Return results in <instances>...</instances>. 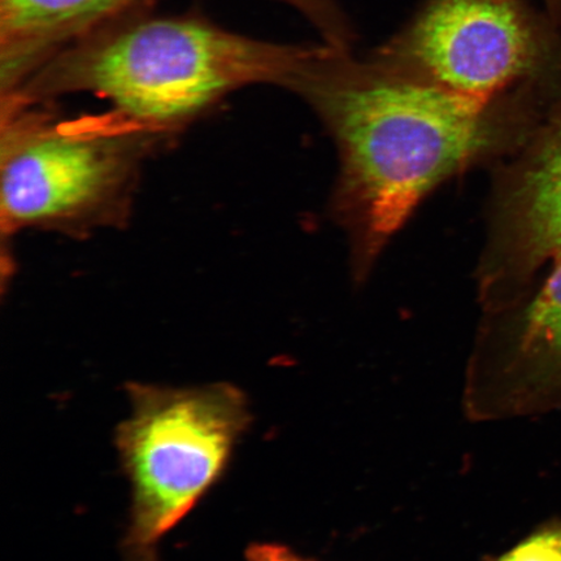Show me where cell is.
I'll list each match as a JSON object with an SVG mask.
<instances>
[{"label": "cell", "instance_id": "obj_1", "mask_svg": "<svg viewBox=\"0 0 561 561\" xmlns=\"http://www.w3.org/2000/svg\"><path fill=\"white\" fill-rule=\"evenodd\" d=\"M350 53L325 45L291 90L339 142L341 213L369 262L424 195L494 145L502 101H477Z\"/></svg>", "mask_w": 561, "mask_h": 561}, {"label": "cell", "instance_id": "obj_2", "mask_svg": "<svg viewBox=\"0 0 561 561\" xmlns=\"http://www.w3.org/2000/svg\"><path fill=\"white\" fill-rule=\"evenodd\" d=\"M321 48L254 39L198 19H149L79 42L2 100L91 94L170 138L236 90L254 83L291 89Z\"/></svg>", "mask_w": 561, "mask_h": 561}, {"label": "cell", "instance_id": "obj_3", "mask_svg": "<svg viewBox=\"0 0 561 561\" xmlns=\"http://www.w3.org/2000/svg\"><path fill=\"white\" fill-rule=\"evenodd\" d=\"M35 107L2 102L3 233L82 234L124 222L146 159L168 138L114 111L59 118Z\"/></svg>", "mask_w": 561, "mask_h": 561}, {"label": "cell", "instance_id": "obj_4", "mask_svg": "<svg viewBox=\"0 0 561 561\" xmlns=\"http://www.w3.org/2000/svg\"><path fill=\"white\" fill-rule=\"evenodd\" d=\"M131 412L116 447L131 485L125 550L156 549L220 479L250 425L243 392L230 383L198 388L126 385Z\"/></svg>", "mask_w": 561, "mask_h": 561}, {"label": "cell", "instance_id": "obj_5", "mask_svg": "<svg viewBox=\"0 0 561 561\" xmlns=\"http://www.w3.org/2000/svg\"><path fill=\"white\" fill-rule=\"evenodd\" d=\"M377 60L494 103L561 69V38L526 0H425Z\"/></svg>", "mask_w": 561, "mask_h": 561}, {"label": "cell", "instance_id": "obj_6", "mask_svg": "<svg viewBox=\"0 0 561 561\" xmlns=\"http://www.w3.org/2000/svg\"><path fill=\"white\" fill-rule=\"evenodd\" d=\"M149 0H0L2 98L42 66Z\"/></svg>", "mask_w": 561, "mask_h": 561}, {"label": "cell", "instance_id": "obj_7", "mask_svg": "<svg viewBox=\"0 0 561 561\" xmlns=\"http://www.w3.org/2000/svg\"><path fill=\"white\" fill-rule=\"evenodd\" d=\"M497 240L526 270L561 263V117L504 193Z\"/></svg>", "mask_w": 561, "mask_h": 561}, {"label": "cell", "instance_id": "obj_8", "mask_svg": "<svg viewBox=\"0 0 561 561\" xmlns=\"http://www.w3.org/2000/svg\"><path fill=\"white\" fill-rule=\"evenodd\" d=\"M556 362H561V263L526 308L508 353L471 363L465 391L468 416L489 421L506 415L525 378Z\"/></svg>", "mask_w": 561, "mask_h": 561}, {"label": "cell", "instance_id": "obj_9", "mask_svg": "<svg viewBox=\"0 0 561 561\" xmlns=\"http://www.w3.org/2000/svg\"><path fill=\"white\" fill-rule=\"evenodd\" d=\"M304 15L318 30L325 44L350 51L354 32L336 0H283Z\"/></svg>", "mask_w": 561, "mask_h": 561}, {"label": "cell", "instance_id": "obj_10", "mask_svg": "<svg viewBox=\"0 0 561 561\" xmlns=\"http://www.w3.org/2000/svg\"><path fill=\"white\" fill-rule=\"evenodd\" d=\"M496 561H561V522L533 533Z\"/></svg>", "mask_w": 561, "mask_h": 561}, {"label": "cell", "instance_id": "obj_11", "mask_svg": "<svg viewBox=\"0 0 561 561\" xmlns=\"http://www.w3.org/2000/svg\"><path fill=\"white\" fill-rule=\"evenodd\" d=\"M248 561H312L298 556L283 545L254 543L245 551Z\"/></svg>", "mask_w": 561, "mask_h": 561}, {"label": "cell", "instance_id": "obj_12", "mask_svg": "<svg viewBox=\"0 0 561 561\" xmlns=\"http://www.w3.org/2000/svg\"><path fill=\"white\" fill-rule=\"evenodd\" d=\"M550 15L556 19L558 24H561V0H545Z\"/></svg>", "mask_w": 561, "mask_h": 561}]
</instances>
